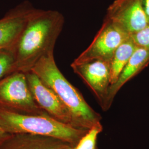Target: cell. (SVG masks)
<instances>
[{"mask_svg": "<svg viewBox=\"0 0 149 149\" xmlns=\"http://www.w3.org/2000/svg\"><path fill=\"white\" fill-rule=\"evenodd\" d=\"M138 48H143L149 52V23L141 31L131 35Z\"/></svg>", "mask_w": 149, "mask_h": 149, "instance_id": "9a60e30c", "label": "cell"}, {"mask_svg": "<svg viewBox=\"0 0 149 149\" xmlns=\"http://www.w3.org/2000/svg\"><path fill=\"white\" fill-rule=\"evenodd\" d=\"M0 107L19 113L47 114L35 101L26 73L22 71L12 72L0 80Z\"/></svg>", "mask_w": 149, "mask_h": 149, "instance_id": "277c9868", "label": "cell"}, {"mask_svg": "<svg viewBox=\"0 0 149 149\" xmlns=\"http://www.w3.org/2000/svg\"><path fill=\"white\" fill-rule=\"evenodd\" d=\"M145 13L147 16L149 23V0H141Z\"/></svg>", "mask_w": 149, "mask_h": 149, "instance_id": "2e32d148", "label": "cell"}, {"mask_svg": "<svg viewBox=\"0 0 149 149\" xmlns=\"http://www.w3.org/2000/svg\"><path fill=\"white\" fill-rule=\"evenodd\" d=\"M102 130L103 126L101 123L93 126L80 139L73 149H97V137Z\"/></svg>", "mask_w": 149, "mask_h": 149, "instance_id": "4fadbf2b", "label": "cell"}, {"mask_svg": "<svg viewBox=\"0 0 149 149\" xmlns=\"http://www.w3.org/2000/svg\"><path fill=\"white\" fill-rule=\"evenodd\" d=\"M14 59L11 51H0V80L14 72Z\"/></svg>", "mask_w": 149, "mask_h": 149, "instance_id": "5bb4252c", "label": "cell"}, {"mask_svg": "<svg viewBox=\"0 0 149 149\" xmlns=\"http://www.w3.org/2000/svg\"><path fill=\"white\" fill-rule=\"evenodd\" d=\"M74 147L59 139L32 134H10L0 141V149H72Z\"/></svg>", "mask_w": 149, "mask_h": 149, "instance_id": "30bf717a", "label": "cell"}, {"mask_svg": "<svg viewBox=\"0 0 149 149\" xmlns=\"http://www.w3.org/2000/svg\"><path fill=\"white\" fill-rule=\"evenodd\" d=\"M35 9L25 1L0 19V51H12Z\"/></svg>", "mask_w": 149, "mask_h": 149, "instance_id": "9c48e42d", "label": "cell"}, {"mask_svg": "<svg viewBox=\"0 0 149 149\" xmlns=\"http://www.w3.org/2000/svg\"><path fill=\"white\" fill-rule=\"evenodd\" d=\"M59 96L72 114L79 128L89 130L101 123V116L86 101L79 91L62 74L53 52L44 55L31 70Z\"/></svg>", "mask_w": 149, "mask_h": 149, "instance_id": "7a4b0ae2", "label": "cell"}, {"mask_svg": "<svg viewBox=\"0 0 149 149\" xmlns=\"http://www.w3.org/2000/svg\"><path fill=\"white\" fill-rule=\"evenodd\" d=\"M64 21L59 11L34 10L11 51L14 72L27 73L44 55L53 52Z\"/></svg>", "mask_w": 149, "mask_h": 149, "instance_id": "6da1fadb", "label": "cell"}, {"mask_svg": "<svg viewBox=\"0 0 149 149\" xmlns=\"http://www.w3.org/2000/svg\"><path fill=\"white\" fill-rule=\"evenodd\" d=\"M130 36L149 24L141 0H114L107 10L105 18Z\"/></svg>", "mask_w": 149, "mask_h": 149, "instance_id": "52a82bcc", "label": "cell"}, {"mask_svg": "<svg viewBox=\"0 0 149 149\" xmlns=\"http://www.w3.org/2000/svg\"><path fill=\"white\" fill-rule=\"evenodd\" d=\"M73 149H74V148H73Z\"/></svg>", "mask_w": 149, "mask_h": 149, "instance_id": "ac0fdd59", "label": "cell"}, {"mask_svg": "<svg viewBox=\"0 0 149 149\" xmlns=\"http://www.w3.org/2000/svg\"><path fill=\"white\" fill-rule=\"evenodd\" d=\"M71 67L92 91L104 110L111 86V61L94 60L81 64L72 63Z\"/></svg>", "mask_w": 149, "mask_h": 149, "instance_id": "ba28073f", "label": "cell"}, {"mask_svg": "<svg viewBox=\"0 0 149 149\" xmlns=\"http://www.w3.org/2000/svg\"><path fill=\"white\" fill-rule=\"evenodd\" d=\"M0 127L8 134H32L50 136L75 146L88 130L60 122L49 114L12 112L0 107Z\"/></svg>", "mask_w": 149, "mask_h": 149, "instance_id": "3957f363", "label": "cell"}, {"mask_svg": "<svg viewBox=\"0 0 149 149\" xmlns=\"http://www.w3.org/2000/svg\"><path fill=\"white\" fill-rule=\"evenodd\" d=\"M130 36L120 27L104 19L90 45L72 63L81 64L94 60L111 61L118 47Z\"/></svg>", "mask_w": 149, "mask_h": 149, "instance_id": "5b68a950", "label": "cell"}, {"mask_svg": "<svg viewBox=\"0 0 149 149\" xmlns=\"http://www.w3.org/2000/svg\"><path fill=\"white\" fill-rule=\"evenodd\" d=\"M10 134L6 133L5 131H4L2 128L0 127V141L3 140V139L7 137Z\"/></svg>", "mask_w": 149, "mask_h": 149, "instance_id": "e0dca14e", "label": "cell"}, {"mask_svg": "<svg viewBox=\"0 0 149 149\" xmlns=\"http://www.w3.org/2000/svg\"><path fill=\"white\" fill-rule=\"evenodd\" d=\"M149 64V52L138 48L119 74L116 82L110 86L104 110L109 109L118 92L128 81L133 78Z\"/></svg>", "mask_w": 149, "mask_h": 149, "instance_id": "8fae6325", "label": "cell"}, {"mask_svg": "<svg viewBox=\"0 0 149 149\" xmlns=\"http://www.w3.org/2000/svg\"><path fill=\"white\" fill-rule=\"evenodd\" d=\"M26 76L33 97L43 111L60 122L80 128L69 109L53 91L32 71L27 72Z\"/></svg>", "mask_w": 149, "mask_h": 149, "instance_id": "8992f818", "label": "cell"}, {"mask_svg": "<svg viewBox=\"0 0 149 149\" xmlns=\"http://www.w3.org/2000/svg\"><path fill=\"white\" fill-rule=\"evenodd\" d=\"M137 48L130 36L116 50L111 60V85L116 82Z\"/></svg>", "mask_w": 149, "mask_h": 149, "instance_id": "7c38bea8", "label": "cell"}]
</instances>
